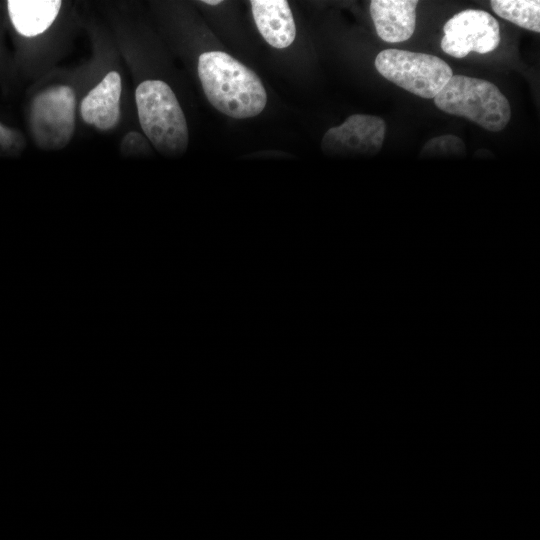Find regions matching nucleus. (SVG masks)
<instances>
[{"label":"nucleus","mask_w":540,"mask_h":540,"mask_svg":"<svg viewBox=\"0 0 540 540\" xmlns=\"http://www.w3.org/2000/svg\"><path fill=\"white\" fill-rule=\"evenodd\" d=\"M198 76L208 101L227 116L254 117L266 106L267 93L257 74L225 52L202 53Z\"/></svg>","instance_id":"f257e3e1"},{"label":"nucleus","mask_w":540,"mask_h":540,"mask_svg":"<svg viewBox=\"0 0 540 540\" xmlns=\"http://www.w3.org/2000/svg\"><path fill=\"white\" fill-rule=\"evenodd\" d=\"M135 100L140 126L153 147L166 157L182 156L188 148V126L170 86L160 80L143 81Z\"/></svg>","instance_id":"f03ea898"},{"label":"nucleus","mask_w":540,"mask_h":540,"mask_svg":"<svg viewBox=\"0 0 540 540\" xmlns=\"http://www.w3.org/2000/svg\"><path fill=\"white\" fill-rule=\"evenodd\" d=\"M440 110L464 117L490 132L503 130L511 118L509 101L484 79L453 75L433 98Z\"/></svg>","instance_id":"7ed1b4c3"},{"label":"nucleus","mask_w":540,"mask_h":540,"mask_svg":"<svg viewBox=\"0 0 540 540\" xmlns=\"http://www.w3.org/2000/svg\"><path fill=\"white\" fill-rule=\"evenodd\" d=\"M374 64L385 79L426 99L434 98L453 76L444 60L420 52L385 49L378 53Z\"/></svg>","instance_id":"20e7f679"},{"label":"nucleus","mask_w":540,"mask_h":540,"mask_svg":"<svg viewBox=\"0 0 540 540\" xmlns=\"http://www.w3.org/2000/svg\"><path fill=\"white\" fill-rule=\"evenodd\" d=\"M75 110V92L70 86H51L38 93L28 116L35 144L46 151L65 148L75 131Z\"/></svg>","instance_id":"39448f33"},{"label":"nucleus","mask_w":540,"mask_h":540,"mask_svg":"<svg viewBox=\"0 0 540 540\" xmlns=\"http://www.w3.org/2000/svg\"><path fill=\"white\" fill-rule=\"evenodd\" d=\"M443 32L441 49L455 58H464L470 52L489 53L500 43L498 21L483 10L458 12L446 21Z\"/></svg>","instance_id":"423d86ee"},{"label":"nucleus","mask_w":540,"mask_h":540,"mask_svg":"<svg viewBox=\"0 0 540 540\" xmlns=\"http://www.w3.org/2000/svg\"><path fill=\"white\" fill-rule=\"evenodd\" d=\"M386 122L374 115L353 114L324 134L321 149L332 157H370L382 148Z\"/></svg>","instance_id":"0eeeda50"},{"label":"nucleus","mask_w":540,"mask_h":540,"mask_svg":"<svg viewBox=\"0 0 540 540\" xmlns=\"http://www.w3.org/2000/svg\"><path fill=\"white\" fill-rule=\"evenodd\" d=\"M121 77L111 71L83 98L81 116L97 129L110 130L120 119Z\"/></svg>","instance_id":"6e6552de"},{"label":"nucleus","mask_w":540,"mask_h":540,"mask_svg":"<svg viewBox=\"0 0 540 540\" xmlns=\"http://www.w3.org/2000/svg\"><path fill=\"white\" fill-rule=\"evenodd\" d=\"M417 0H372L370 15L378 36L388 43L408 40L416 27Z\"/></svg>","instance_id":"1a4fd4ad"},{"label":"nucleus","mask_w":540,"mask_h":540,"mask_svg":"<svg viewBox=\"0 0 540 540\" xmlns=\"http://www.w3.org/2000/svg\"><path fill=\"white\" fill-rule=\"evenodd\" d=\"M252 14L255 24L271 46L283 49L295 40L294 18L285 0H252Z\"/></svg>","instance_id":"9d476101"},{"label":"nucleus","mask_w":540,"mask_h":540,"mask_svg":"<svg viewBox=\"0 0 540 540\" xmlns=\"http://www.w3.org/2000/svg\"><path fill=\"white\" fill-rule=\"evenodd\" d=\"M62 2L59 0H9L10 20L16 31L25 37L44 33L55 21Z\"/></svg>","instance_id":"9b49d317"},{"label":"nucleus","mask_w":540,"mask_h":540,"mask_svg":"<svg viewBox=\"0 0 540 540\" xmlns=\"http://www.w3.org/2000/svg\"><path fill=\"white\" fill-rule=\"evenodd\" d=\"M492 10L501 18L517 26L540 32V1L538 0H492Z\"/></svg>","instance_id":"f8f14e48"},{"label":"nucleus","mask_w":540,"mask_h":540,"mask_svg":"<svg viewBox=\"0 0 540 540\" xmlns=\"http://www.w3.org/2000/svg\"><path fill=\"white\" fill-rule=\"evenodd\" d=\"M420 155L422 157H462L465 155V144L455 135H442L426 142Z\"/></svg>","instance_id":"ddd939ff"},{"label":"nucleus","mask_w":540,"mask_h":540,"mask_svg":"<svg viewBox=\"0 0 540 540\" xmlns=\"http://www.w3.org/2000/svg\"><path fill=\"white\" fill-rule=\"evenodd\" d=\"M25 145V138L20 131L0 122V157L19 156Z\"/></svg>","instance_id":"4468645a"},{"label":"nucleus","mask_w":540,"mask_h":540,"mask_svg":"<svg viewBox=\"0 0 540 540\" xmlns=\"http://www.w3.org/2000/svg\"><path fill=\"white\" fill-rule=\"evenodd\" d=\"M147 148L149 145L145 138L135 131L129 132L121 143V152L125 155L142 153Z\"/></svg>","instance_id":"2eb2a0df"},{"label":"nucleus","mask_w":540,"mask_h":540,"mask_svg":"<svg viewBox=\"0 0 540 540\" xmlns=\"http://www.w3.org/2000/svg\"><path fill=\"white\" fill-rule=\"evenodd\" d=\"M202 2L205 3V4H208V5H218L222 1L221 0H204Z\"/></svg>","instance_id":"dca6fc26"}]
</instances>
